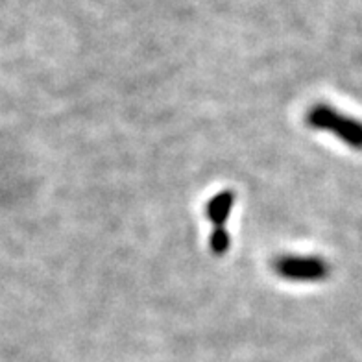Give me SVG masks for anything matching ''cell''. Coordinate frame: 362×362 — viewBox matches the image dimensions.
Masks as SVG:
<instances>
[{
    "label": "cell",
    "mask_w": 362,
    "mask_h": 362,
    "mask_svg": "<svg viewBox=\"0 0 362 362\" xmlns=\"http://www.w3.org/2000/svg\"><path fill=\"white\" fill-rule=\"evenodd\" d=\"M307 124L310 128L331 132L355 150H362V122L351 119L348 115L339 113L329 105L318 104L310 107L307 113Z\"/></svg>",
    "instance_id": "obj_1"
},
{
    "label": "cell",
    "mask_w": 362,
    "mask_h": 362,
    "mask_svg": "<svg viewBox=\"0 0 362 362\" xmlns=\"http://www.w3.org/2000/svg\"><path fill=\"white\" fill-rule=\"evenodd\" d=\"M274 270L288 281H322L329 274L327 262L310 255H281L274 262Z\"/></svg>",
    "instance_id": "obj_2"
},
{
    "label": "cell",
    "mask_w": 362,
    "mask_h": 362,
    "mask_svg": "<svg viewBox=\"0 0 362 362\" xmlns=\"http://www.w3.org/2000/svg\"><path fill=\"white\" fill-rule=\"evenodd\" d=\"M235 194L231 191H222L211 198L207 204V218L215 224V228H226L231 211H233Z\"/></svg>",
    "instance_id": "obj_3"
},
{
    "label": "cell",
    "mask_w": 362,
    "mask_h": 362,
    "mask_svg": "<svg viewBox=\"0 0 362 362\" xmlns=\"http://www.w3.org/2000/svg\"><path fill=\"white\" fill-rule=\"evenodd\" d=\"M209 246L211 252L215 253V255H226L229 250V233L226 228H215L213 235L209 238Z\"/></svg>",
    "instance_id": "obj_4"
}]
</instances>
